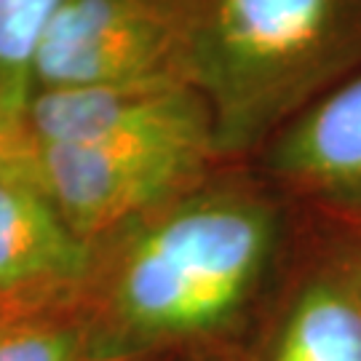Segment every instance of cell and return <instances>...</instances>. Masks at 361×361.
Here are the masks:
<instances>
[{
	"label": "cell",
	"mask_w": 361,
	"mask_h": 361,
	"mask_svg": "<svg viewBox=\"0 0 361 361\" xmlns=\"http://www.w3.org/2000/svg\"><path fill=\"white\" fill-rule=\"evenodd\" d=\"M281 233V207L262 185L212 174L97 241L73 310L107 361L212 340L255 302Z\"/></svg>",
	"instance_id": "6da1fadb"
},
{
	"label": "cell",
	"mask_w": 361,
	"mask_h": 361,
	"mask_svg": "<svg viewBox=\"0 0 361 361\" xmlns=\"http://www.w3.org/2000/svg\"><path fill=\"white\" fill-rule=\"evenodd\" d=\"M361 70V0H185L180 78L201 94L222 161Z\"/></svg>",
	"instance_id": "7a4b0ae2"
},
{
	"label": "cell",
	"mask_w": 361,
	"mask_h": 361,
	"mask_svg": "<svg viewBox=\"0 0 361 361\" xmlns=\"http://www.w3.org/2000/svg\"><path fill=\"white\" fill-rule=\"evenodd\" d=\"M43 190L73 231L97 244L214 174L219 155L198 145L40 147Z\"/></svg>",
	"instance_id": "3957f363"
},
{
	"label": "cell",
	"mask_w": 361,
	"mask_h": 361,
	"mask_svg": "<svg viewBox=\"0 0 361 361\" xmlns=\"http://www.w3.org/2000/svg\"><path fill=\"white\" fill-rule=\"evenodd\" d=\"M182 8L185 0H65L40 38L35 91L180 78Z\"/></svg>",
	"instance_id": "277c9868"
},
{
	"label": "cell",
	"mask_w": 361,
	"mask_h": 361,
	"mask_svg": "<svg viewBox=\"0 0 361 361\" xmlns=\"http://www.w3.org/2000/svg\"><path fill=\"white\" fill-rule=\"evenodd\" d=\"M25 123L40 147L161 142L217 153L207 102L180 78L35 91Z\"/></svg>",
	"instance_id": "5b68a950"
},
{
	"label": "cell",
	"mask_w": 361,
	"mask_h": 361,
	"mask_svg": "<svg viewBox=\"0 0 361 361\" xmlns=\"http://www.w3.org/2000/svg\"><path fill=\"white\" fill-rule=\"evenodd\" d=\"M94 265L83 241L43 188L0 185V313L73 308Z\"/></svg>",
	"instance_id": "8992f818"
},
{
	"label": "cell",
	"mask_w": 361,
	"mask_h": 361,
	"mask_svg": "<svg viewBox=\"0 0 361 361\" xmlns=\"http://www.w3.org/2000/svg\"><path fill=\"white\" fill-rule=\"evenodd\" d=\"M262 166L281 188L337 214L361 212V70L276 131Z\"/></svg>",
	"instance_id": "52a82bcc"
},
{
	"label": "cell",
	"mask_w": 361,
	"mask_h": 361,
	"mask_svg": "<svg viewBox=\"0 0 361 361\" xmlns=\"http://www.w3.org/2000/svg\"><path fill=\"white\" fill-rule=\"evenodd\" d=\"M259 361H361V257L350 246L297 281Z\"/></svg>",
	"instance_id": "ba28073f"
},
{
	"label": "cell",
	"mask_w": 361,
	"mask_h": 361,
	"mask_svg": "<svg viewBox=\"0 0 361 361\" xmlns=\"http://www.w3.org/2000/svg\"><path fill=\"white\" fill-rule=\"evenodd\" d=\"M65 0H0V113L25 121L35 94V56Z\"/></svg>",
	"instance_id": "9c48e42d"
},
{
	"label": "cell",
	"mask_w": 361,
	"mask_h": 361,
	"mask_svg": "<svg viewBox=\"0 0 361 361\" xmlns=\"http://www.w3.org/2000/svg\"><path fill=\"white\" fill-rule=\"evenodd\" d=\"M0 361H107L73 308L13 316L0 324Z\"/></svg>",
	"instance_id": "30bf717a"
},
{
	"label": "cell",
	"mask_w": 361,
	"mask_h": 361,
	"mask_svg": "<svg viewBox=\"0 0 361 361\" xmlns=\"http://www.w3.org/2000/svg\"><path fill=\"white\" fill-rule=\"evenodd\" d=\"M6 182L43 188V161L25 121L0 113V185Z\"/></svg>",
	"instance_id": "8fae6325"
},
{
	"label": "cell",
	"mask_w": 361,
	"mask_h": 361,
	"mask_svg": "<svg viewBox=\"0 0 361 361\" xmlns=\"http://www.w3.org/2000/svg\"><path fill=\"white\" fill-rule=\"evenodd\" d=\"M340 222H343L345 235H348V246L361 257V212H348V214H340Z\"/></svg>",
	"instance_id": "7c38bea8"
},
{
	"label": "cell",
	"mask_w": 361,
	"mask_h": 361,
	"mask_svg": "<svg viewBox=\"0 0 361 361\" xmlns=\"http://www.w3.org/2000/svg\"><path fill=\"white\" fill-rule=\"evenodd\" d=\"M6 319H13V316H6V313H0V324L6 322Z\"/></svg>",
	"instance_id": "4fadbf2b"
},
{
	"label": "cell",
	"mask_w": 361,
	"mask_h": 361,
	"mask_svg": "<svg viewBox=\"0 0 361 361\" xmlns=\"http://www.w3.org/2000/svg\"><path fill=\"white\" fill-rule=\"evenodd\" d=\"M6 316H8V313H6Z\"/></svg>",
	"instance_id": "5bb4252c"
}]
</instances>
